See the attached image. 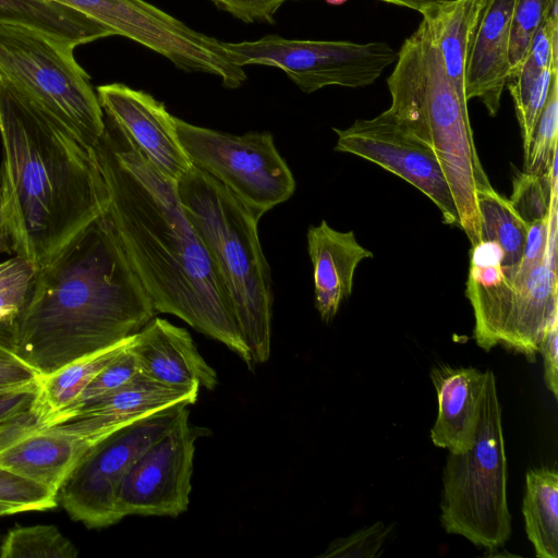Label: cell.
I'll use <instances>...</instances> for the list:
<instances>
[{
  "label": "cell",
  "instance_id": "cell-39",
  "mask_svg": "<svg viewBox=\"0 0 558 558\" xmlns=\"http://www.w3.org/2000/svg\"><path fill=\"white\" fill-rule=\"evenodd\" d=\"M558 317H555L548 325L545 335L539 343L538 352L543 356L544 379L546 387L558 398Z\"/></svg>",
  "mask_w": 558,
  "mask_h": 558
},
{
  "label": "cell",
  "instance_id": "cell-38",
  "mask_svg": "<svg viewBox=\"0 0 558 558\" xmlns=\"http://www.w3.org/2000/svg\"><path fill=\"white\" fill-rule=\"evenodd\" d=\"M40 383L0 395V428L36 410Z\"/></svg>",
  "mask_w": 558,
  "mask_h": 558
},
{
  "label": "cell",
  "instance_id": "cell-22",
  "mask_svg": "<svg viewBox=\"0 0 558 558\" xmlns=\"http://www.w3.org/2000/svg\"><path fill=\"white\" fill-rule=\"evenodd\" d=\"M481 8L482 0H445L421 12L449 81L466 102L464 75Z\"/></svg>",
  "mask_w": 558,
  "mask_h": 558
},
{
  "label": "cell",
  "instance_id": "cell-8",
  "mask_svg": "<svg viewBox=\"0 0 558 558\" xmlns=\"http://www.w3.org/2000/svg\"><path fill=\"white\" fill-rule=\"evenodd\" d=\"M174 122L192 166L229 189L258 220L293 195V174L269 132L233 135Z\"/></svg>",
  "mask_w": 558,
  "mask_h": 558
},
{
  "label": "cell",
  "instance_id": "cell-19",
  "mask_svg": "<svg viewBox=\"0 0 558 558\" xmlns=\"http://www.w3.org/2000/svg\"><path fill=\"white\" fill-rule=\"evenodd\" d=\"M511 280L514 298L500 345L534 362L548 325L558 316L556 258L517 269Z\"/></svg>",
  "mask_w": 558,
  "mask_h": 558
},
{
  "label": "cell",
  "instance_id": "cell-2",
  "mask_svg": "<svg viewBox=\"0 0 558 558\" xmlns=\"http://www.w3.org/2000/svg\"><path fill=\"white\" fill-rule=\"evenodd\" d=\"M0 245L39 269L107 211L93 148L0 82Z\"/></svg>",
  "mask_w": 558,
  "mask_h": 558
},
{
  "label": "cell",
  "instance_id": "cell-23",
  "mask_svg": "<svg viewBox=\"0 0 558 558\" xmlns=\"http://www.w3.org/2000/svg\"><path fill=\"white\" fill-rule=\"evenodd\" d=\"M0 24L29 27L75 47L116 35L84 13L46 0H0Z\"/></svg>",
  "mask_w": 558,
  "mask_h": 558
},
{
  "label": "cell",
  "instance_id": "cell-18",
  "mask_svg": "<svg viewBox=\"0 0 558 558\" xmlns=\"http://www.w3.org/2000/svg\"><path fill=\"white\" fill-rule=\"evenodd\" d=\"M307 251L313 265L315 307L323 322L336 316L352 293L359 264L373 253L362 246L353 231H338L325 220L307 230Z\"/></svg>",
  "mask_w": 558,
  "mask_h": 558
},
{
  "label": "cell",
  "instance_id": "cell-31",
  "mask_svg": "<svg viewBox=\"0 0 558 558\" xmlns=\"http://www.w3.org/2000/svg\"><path fill=\"white\" fill-rule=\"evenodd\" d=\"M554 182H557L556 162L551 166L548 174L536 175L522 172L513 178L512 194L509 201L529 226L548 216Z\"/></svg>",
  "mask_w": 558,
  "mask_h": 558
},
{
  "label": "cell",
  "instance_id": "cell-6",
  "mask_svg": "<svg viewBox=\"0 0 558 558\" xmlns=\"http://www.w3.org/2000/svg\"><path fill=\"white\" fill-rule=\"evenodd\" d=\"M507 457L495 375L485 371L480 422L473 446L449 452L442 472L440 522L449 534L490 551L511 535Z\"/></svg>",
  "mask_w": 558,
  "mask_h": 558
},
{
  "label": "cell",
  "instance_id": "cell-35",
  "mask_svg": "<svg viewBox=\"0 0 558 558\" xmlns=\"http://www.w3.org/2000/svg\"><path fill=\"white\" fill-rule=\"evenodd\" d=\"M393 524L376 522L355 533L332 541L327 549L319 555L322 558H374L381 554Z\"/></svg>",
  "mask_w": 558,
  "mask_h": 558
},
{
  "label": "cell",
  "instance_id": "cell-9",
  "mask_svg": "<svg viewBox=\"0 0 558 558\" xmlns=\"http://www.w3.org/2000/svg\"><path fill=\"white\" fill-rule=\"evenodd\" d=\"M222 45L235 64L278 68L307 94L332 85L368 86L398 57V52L383 41L296 40L266 35L254 41Z\"/></svg>",
  "mask_w": 558,
  "mask_h": 558
},
{
  "label": "cell",
  "instance_id": "cell-3",
  "mask_svg": "<svg viewBox=\"0 0 558 558\" xmlns=\"http://www.w3.org/2000/svg\"><path fill=\"white\" fill-rule=\"evenodd\" d=\"M156 311L104 214L37 269L15 355L39 378L140 331Z\"/></svg>",
  "mask_w": 558,
  "mask_h": 558
},
{
  "label": "cell",
  "instance_id": "cell-26",
  "mask_svg": "<svg viewBox=\"0 0 558 558\" xmlns=\"http://www.w3.org/2000/svg\"><path fill=\"white\" fill-rule=\"evenodd\" d=\"M476 201L481 217V241L490 240L501 247L502 270L507 278L512 279L522 258L529 225L510 201L494 187L480 191Z\"/></svg>",
  "mask_w": 558,
  "mask_h": 558
},
{
  "label": "cell",
  "instance_id": "cell-7",
  "mask_svg": "<svg viewBox=\"0 0 558 558\" xmlns=\"http://www.w3.org/2000/svg\"><path fill=\"white\" fill-rule=\"evenodd\" d=\"M75 46L39 31L0 24V82L54 117L86 147L105 130V114Z\"/></svg>",
  "mask_w": 558,
  "mask_h": 558
},
{
  "label": "cell",
  "instance_id": "cell-17",
  "mask_svg": "<svg viewBox=\"0 0 558 558\" xmlns=\"http://www.w3.org/2000/svg\"><path fill=\"white\" fill-rule=\"evenodd\" d=\"M430 379L438 403L430 439L436 447L463 453L475 441L485 372L472 366L440 365L432 368Z\"/></svg>",
  "mask_w": 558,
  "mask_h": 558
},
{
  "label": "cell",
  "instance_id": "cell-34",
  "mask_svg": "<svg viewBox=\"0 0 558 558\" xmlns=\"http://www.w3.org/2000/svg\"><path fill=\"white\" fill-rule=\"evenodd\" d=\"M36 272L34 264L21 256L0 263V317L21 311Z\"/></svg>",
  "mask_w": 558,
  "mask_h": 558
},
{
  "label": "cell",
  "instance_id": "cell-32",
  "mask_svg": "<svg viewBox=\"0 0 558 558\" xmlns=\"http://www.w3.org/2000/svg\"><path fill=\"white\" fill-rule=\"evenodd\" d=\"M555 9L557 0H515L508 52L510 73L518 68L534 34Z\"/></svg>",
  "mask_w": 558,
  "mask_h": 558
},
{
  "label": "cell",
  "instance_id": "cell-12",
  "mask_svg": "<svg viewBox=\"0 0 558 558\" xmlns=\"http://www.w3.org/2000/svg\"><path fill=\"white\" fill-rule=\"evenodd\" d=\"M333 131L338 136L335 150L359 156L405 180L438 207L445 223L459 227L456 202L435 151L388 109Z\"/></svg>",
  "mask_w": 558,
  "mask_h": 558
},
{
  "label": "cell",
  "instance_id": "cell-45",
  "mask_svg": "<svg viewBox=\"0 0 558 558\" xmlns=\"http://www.w3.org/2000/svg\"><path fill=\"white\" fill-rule=\"evenodd\" d=\"M0 253H2V248H1V245H0Z\"/></svg>",
  "mask_w": 558,
  "mask_h": 558
},
{
  "label": "cell",
  "instance_id": "cell-16",
  "mask_svg": "<svg viewBox=\"0 0 558 558\" xmlns=\"http://www.w3.org/2000/svg\"><path fill=\"white\" fill-rule=\"evenodd\" d=\"M515 0H482L464 75V94L497 114L510 73L508 52Z\"/></svg>",
  "mask_w": 558,
  "mask_h": 558
},
{
  "label": "cell",
  "instance_id": "cell-15",
  "mask_svg": "<svg viewBox=\"0 0 558 558\" xmlns=\"http://www.w3.org/2000/svg\"><path fill=\"white\" fill-rule=\"evenodd\" d=\"M131 349L140 374L179 389L213 390L218 385L216 371L198 352L190 332L167 319L154 317L133 335Z\"/></svg>",
  "mask_w": 558,
  "mask_h": 558
},
{
  "label": "cell",
  "instance_id": "cell-27",
  "mask_svg": "<svg viewBox=\"0 0 558 558\" xmlns=\"http://www.w3.org/2000/svg\"><path fill=\"white\" fill-rule=\"evenodd\" d=\"M557 9L553 10L538 27L518 68L510 73L507 85L515 111L525 102L538 75L547 68L558 64Z\"/></svg>",
  "mask_w": 558,
  "mask_h": 558
},
{
  "label": "cell",
  "instance_id": "cell-1",
  "mask_svg": "<svg viewBox=\"0 0 558 558\" xmlns=\"http://www.w3.org/2000/svg\"><path fill=\"white\" fill-rule=\"evenodd\" d=\"M104 114L105 130L93 151L108 190L106 216L154 310L223 343L253 371L229 295L177 183Z\"/></svg>",
  "mask_w": 558,
  "mask_h": 558
},
{
  "label": "cell",
  "instance_id": "cell-21",
  "mask_svg": "<svg viewBox=\"0 0 558 558\" xmlns=\"http://www.w3.org/2000/svg\"><path fill=\"white\" fill-rule=\"evenodd\" d=\"M198 390L165 386L140 375L112 393L59 413L46 425L92 417L117 430L166 409L194 404L197 401Z\"/></svg>",
  "mask_w": 558,
  "mask_h": 558
},
{
  "label": "cell",
  "instance_id": "cell-13",
  "mask_svg": "<svg viewBox=\"0 0 558 558\" xmlns=\"http://www.w3.org/2000/svg\"><path fill=\"white\" fill-rule=\"evenodd\" d=\"M102 439L62 423L40 425L35 410L0 428V465L58 493L75 465Z\"/></svg>",
  "mask_w": 558,
  "mask_h": 558
},
{
  "label": "cell",
  "instance_id": "cell-44",
  "mask_svg": "<svg viewBox=\"0 0 558 558\" xmlns=\"http://www.w3.org/2000/svg\"><path fill=\"white\" fill-rule=\"evenodd\" d=\"M326 1L333 3V4H338V3L343 2L344 0H326Z\"/></svg>",
  "mask_w": 558,
  "mask_h": 558
},
{
  "label": "cell",
  "instance_id": "cell-25",
  "mask_svg": "<svg viewBox=\"0 0 558 558\" xmlns=\"http://www.w3.org/2000/svg\"><path fill=\"white\" fill-rule=\"evenodd\" d=\"M525 532L538 558H558V473L527 471L522 504Z\"/></svg>",
  "mask_w": 558,
  "mask_h": 558
},
{
  "label": "cell",
  "instance_id": "cell-36",
  "mask_svg": "<svg viewBox=\"0 0 558 558\" xmlns=\"http://www.w3.org/2000/svg\"><path fill=\"white\" fill-rule=\"evenodd\" d=\"M557 70L558 64L545 69L533 84L523 106L515 111L522 134L524 157L529 151L535 124L546 102L553 74Z\"/></svg>",
  "mask_w": 558,
  "mask_h": 558
},
{
  "label": "cell",
  "instance_id": "cell-4",
  "mask_svg": "<svg viewBox=\"0 0 558 558\" xmlns=\"http://www.w3.org/2000/svg\"><path fill=\"white\" fill-rule=\"evenodd\" d=\"M387 85L388 110L435 151L456 202L459 228L475 245L481 241L476 196L493 186L474 145L468 102L449 81L423 21L402 44Z\"/></svg>",
  "mask_w": 558,
  "mask_h": 558
},
{
  "label": "cell",
  "instance_id": "cell-41",
  "mask_svg": "<svg viewBox=\"0 0 558 558\" xmlns=\"http://www.w3.org/2000/svg\"><path fill=\"white\" fill-rule=\"evenodd\" d=\"M16 314L0 317V351L15 354L17 345Z\"/></svg>",
  "mask_w": 558,
  "mask_h": 558
},
{
  "label": "cell",
  "instance_id": "cell-20",
  "mask_svg": "<svg viewBox=\"0 0 558 558\" xmlns=\"http://www.w3.org/2000/svg\"><path fill=\"white\" fill-rule=\"evenodd\" d=\"M504 252L494 241L472 246L466 296L475 317L474 339L488 352L501 343L514 298V283L502 270Z\"/></svg>",
  "mask_w": 558,
  "mask_h": 558
},
{
  "label": "cell",
  "instance_id": "cell-43",
  "mask_svg": "<svg viewBox=\"0 0 558 558\" xmlns=\"http://www.w3.org/2000/svg\"><path fill=\"white\" fill-rule=\"evenodd\" d=\"M38 383H39V380L33 381V383H27V384H1L0 383V395L22 390V389L32 387Z\"/></svg>",
  "mask_w": 558,
  "mask_h": 558
},
{
  "label": "cell",
  "instance_id": "cell-30",
  "mask_svg": "<svg viewBox=\"0 0 558 558\" xmlns=\"http://www.w3.org/2000/svg\"><path fill=\"white\" fill-rule=\"evenodd\" d=\"M58 493L0 465V517L57 506Z\"/></svg>",
  "mask_w": 558,
  "mask_h": 558
},
{
  "label": "cell",
  "instance_id": "cell-14",
  "mask_svg": "<svg viewBox=\"0 0 558 558\" xmlns=\"http://www.w3.org/2000/svg\"><path fill=\"white\" fill-rule=\"evenodd\" d=\"M96 93L104 112L159 172L177 183L192 163L179 141L174 117L165 105L120 83L100 85Z\"/></svg>",
  "mask_w": 558,
  "mask_h": 558
},
{
  "label": "cell",
  "instance_id": "cell-24",
  "mask_svg": "<svg viewBox=\"0 0 558 558\" xmlns=\"http://www.w3.org/2000/svg\"><path fill=\"white\" fill-rule=\"evenodd\" d=\"M132 337L40 377L36 404L39 424L46 425L53 416L71 407L92 379L131 342Z\"/></svg>",
  "mask_w": 558,
  "mask_h": 558
},
{
  "label": "cell",
  "instance_id": "cell-33",
  "mask_svg": "<svg viewBox=\"0 0 558 558\" xmlns=\"http://www.w3.org/2000/svg\"><path fill=\"white\" fill-rule=\"evenodd\" d=\"M132 340L92 379L76 401L65 410L77 407L86 401L112 393L141 375L135 354L131 349Z\"/></svg>",
  "mask_w": 558,
  "mask_h": 558
},
{
  "label": "cell",
  "instance_id": "cell-29",
  "mask_svg": "<svg viewBox=\"0 0 558 558\" xmlns=\"http://www.w3.org/2000/svg\"><path fill=\"white\" fill-rule=\"evenodd\" d=\"M558 70L554 72L548 96L535 124L529 151L524 157L525 172L548 174L557 159Z\"/></svg>",
  "mask_w": 558,
  "mask_h": 558
},
{
  "label": "cell",
  "instance_id": "cell-37",
  "mask_svg": "<svg viewBox=\"0 0 558 558\" xmlns=\"http://www.w3.org/2000/svg\"><path fill=\"white\" fill-rule=\"evenodd\" d=\"M219 9L225 10L243 22L274 23V15L288 0H211Z\"/></svg>",
  "mask_w": 558,
  "mask_h": 558
},
{
  "label": "cell",
  "instance_id": "cell-10",
  "mask_svg": "<svg viewBox=\"0 0 558 558\" xmlns=\"http://www.w3.org/2000/svg\"><path fill=\"white\" fill-rule=\"evenodd\" d=\"M175 405L126 425L94 446L75 465L58 490L68 514L90 529L121 519L117 498L120 485L137 458L171 426Z\"/></svg>",
  "mask_w": 558,
  "mask_h": 558
},
{
  "label": "cell",
  "instance_id": "cell-42",
  "mask_svg": "<svg viewBox=\"0 0 558 558\" xmlns=\"http://www.w3.org/2000/svg\"><path fill=\"white\" fill-rule=\"evenodd\" d=\"M387 3L404 7L408 9L415 10L417 12H422L426 7L445 0H380Z\"/></svg>",
  "mask_w": 558,
  "mask_h": 558
},
{
  "label": "cell",
  "instance_id": "cell-5",
  "mask_svg": "<svg viewBox=\"0 0 558 558\" xmlns=\"http://www.w3.org/2000/svg\"><path fill=\"white\" fill-rule=\"evenodd\" d=\"M186 216L207 246L254 364L270 356L272 281L258 219L223 184L194 166L177 182Z\"/></svg>",
  "mask_w": 558,
  "mask_h": 558
},
{
  "label": "cell",
  "instance_id": "cell-28",
  "mask_svg": "<svg viewBox=\"0 0 558 558\" xmlns=\"http://www.w3.org/2000/svg\"><path fill=\"white\" fill-rule=\"evenodd\" d=\"M78 551L54 525L15 526L0 546L2 558H75Z\"/></svg>",
  "mask_w": 558,
  "mask_h": 558
},
{
  "label": "cell",
  "instance_id": "cell-40",
  "mask_svg": "<svg viewBox=\"0 0 558 558\" xmlns=\"http://www.w3.org/2000/svg\"><path fill=\"white\" fill-rule=\"evenodd\" d=\"M39 380L38 374L15 354L0 351V383L27 384Z\"/></svg>",
  "mask_w": 558,
  "mask_h": 558
},
{
  "label": "cell",
  "instance_id": "cell-11",
  "mask_svg": "<svg viewBox=\"0 0 558 558\" xmlns=\"http://www.w3.org/2000/svg\"><path fill=\"white\" fill-rule=\"evenodd\" d=\"M198 428L183 407L166 433L134 462L118 493L120 519L128 515L178 517L190 505Z\"/></svg>",
  "mask_w": 558,
  "mask_h": 558
}]
</instances>
